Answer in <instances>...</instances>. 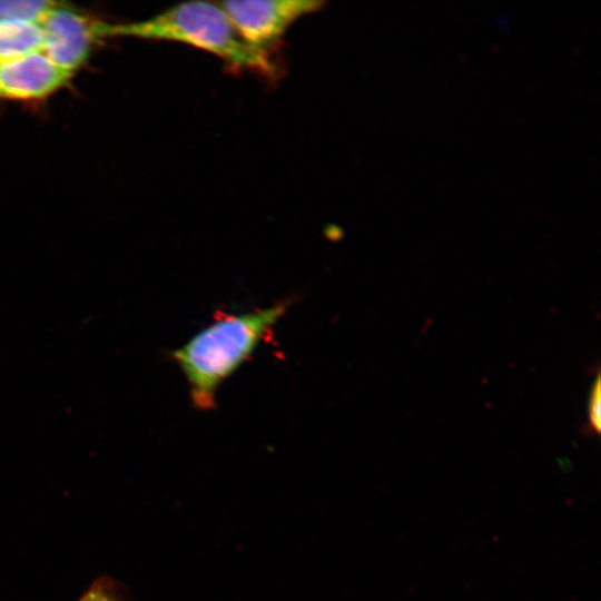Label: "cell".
Masks as SVG:
<instances>
[{
  "instance_id": "1",
  "label": "cell",
  "mask_w": 601,
  "mask_h": 601,
  "mask_svg": "<svg viewBox=\"0 0 601 601\" xmlns=\"http://www.w3.org/2000/svg\"><path fill=\"white\" fill-rule=\"evenodd\" d=\"M289 302L227 316L207 326L169 357L184 373L191 404L200 411L215 407L219 385L230 376L269 334Z\"/></svg>"
},
{
  "instance_id": "2",
  "label": "cell",
  "mask_w": 601,
  "mask_h": 601,
  "mask_svg": "<svg viewBox=\"0 0 601 601\" xmlns=\"http://www.w3.org/2000/svg\"><path fill=\"white\" fill-rule=\"evenodd\" d=\"M102 35L104 38L178 42L211 53L237 70H250L267 78L279 75L277 62L259 56L247 46L218 2H183L145 20L104 22Z\"/></svg>"
},
{
  "instance_id": "3",
  "label": "cell",
  "mask_w": 601,
  "mask_h": 601,
  "mask_svg": "<svg viewBox=\"0 0 601 601\" xmlns=\"http://www.w3.org/2000/svg\"><path fill=\"white\" fill-rule=\"evenodd\" d=\"M219 4L247 46L276 61L274 53L287 30L325 3L319 0H226Z\"/></svg>"
},
{
  "instance_id": "4",
  "label": "cell",
  "mask_w": 601,
  "mask_h": 601,
  "mask_svg": "<svg viewBox=\"0 0 601 601\" xmlns=\"http://www.w3.org/2000/svg\"><path fill=\"white\" fill-rule=\"evenodd\" d=\"M102 24V20L57 2L40 22L41 52L55 66L73 76L86 63L93 45L104 38Z\"/></svg>"
},
{
  "instance_id": "5",
  "label": "cell",
  "mask_w": 601,
  "mask_h": 601,
  "mask_svg": "<svg viewBox=\"0 0 601 601\" xmlns=\"http://www.w3.org/2000/svg\"><path fill=\"white\" fill-rule=\"evenodd\" d=\"M71 75L55 66L41 51L0 63V101L47 98L63 87Z\"/></svg>"
},
{
  "instance_id": "6",
  "label": "cell",
  "mask_w": 601,
  "mask_h": 601,
  "mask_svg": "<svg viewBox=\"0 0 601 601\" xmlns=\"http://www.w3.org/2000/svg\"><path fill=\"white\" fill-rule=\"evenodd\" d=\"M40 22H14L0 26V63L41 51Z\"/></svg>"
},
{
  "instance_id": "7",
  "label": "cell",
  "mask_w": 601,
  "mask_h": 601,
  "mask_svg": "<svg viewBox=\"0 0 601 601\" xmlns=\"http://www.w3.org/2000/svg\"><path fill=\"white\" fill-rule=\"evenodd\" d=\"M56 3L47 0H0V26L14 22H41Z\"/></svg>"
},
{
  "instance_id": "8",
  "label": "cell",
  "mask_w": 601,
  "mask_h": 601,
  "mask_svg": "<svg viewBox=\"0 0 601 601\" xmlns=\"http://www.w3.org/2000/svg\"><path fill=\"white\" fill-rule=\"evenodd\" d=\"M77 601H129V592L115 578L100 575L90 582Z\"/></svg>"
},
{
  "instance_id": "9",
  "label": "cell",
  "mask_w": 601,
  "mask_h": 601,
  "mask_svg": "<svg viewBox=\"0 0 601 601\" xmlns=\"http://www.w3.org/2000/svg\"><path fill=\"white\" fill-rule=\"evenodd\" d=\"M600 401V377L597 376L588 400V418L590 427L594 433H599L601 427Z\"/></svg>"
}]
</instances>
